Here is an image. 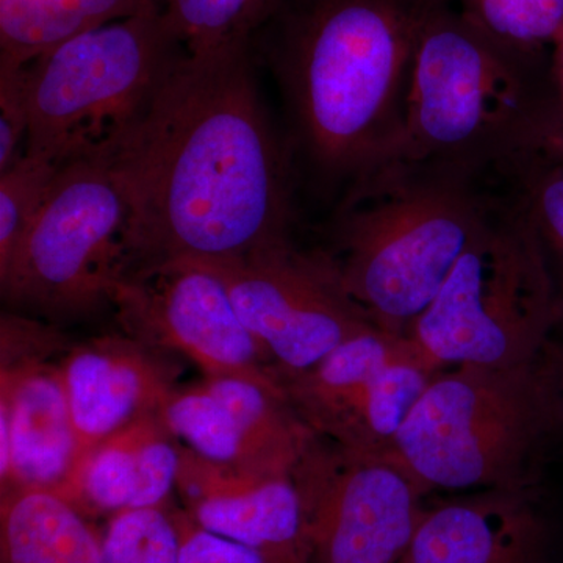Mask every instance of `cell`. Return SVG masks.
Instances as JSON below:
<instances>
[{
	"mask_svg": "<svg viewBox=\"0 0 563 563\" xmlns=\"http://www.w3.org/2000/svg\"><path fill=\"white\" fill-rule=\"evenodd\" d=\"M252 51L251 43L185 55L110 155L131 211L125 276L290 240V172L258 96Z\"/></svg>",
	"mask_w": 563,
	"mask_h": 563,
	"instance_id": "6da1fadb",
	"label": "cell"
},
{
	"mask_svg": "<svg viewBox=\"0 0 563 563\" xmlns=\"http://www.w3.org/2000/svg\"><path fill=\"white\" fill-rule=\"evenodd\" d=\"M435 0H280L252 43L314 172L351 185L398 158L418 36Z\"/></svg>",
	"mask_w": 563,
	"mask_h": 563,
	"instance_id": "7a4b0ae2",
	"label": "cell"
},
{
	"mask_svg": "<svg viewBox=\"0 0 563 563\" xmlns=\"http://www.w3.org/2000/svg\"><path fill=\"white\" fill-rule=\"evenodd\" d=\"M474 179L391 162L351 185L325 254L376 328L406 335L483 231L493 202Z\"/></svg>",
	"mask_w": 563,
	"mask_h": 563,
	"instance_id": "3957f363",
	"label": "cell"
},
{
	"mask_svg": "<svg viewBox=\"0 0 563 563\" xmlns=\"http://www.w3.org/2000/svg\"><path fill=\"white\" fill-rule=\"evenodd\" d=\"M559 98L542 55L499 43L435 0L418 36L395 162L476 176L531 150Z\"/></svg>",
	"mask_w": 563,
	"mask_h": 563,
	"instance_id": "277c9868",
	"label": "cell"
},
{
	"mask_svg": "<svg viewBox=\"0 0 563 563\" xmlns=\"http://www.w3.org/2000/svg\"><path fill=\"white\" fill-rule=\"evenodd\" d=\"M559 440L539 358L512 368L448 366L396 435L388 457L426 496L433 492L537 488Z\"/></svg>",
	"mask_w": 563,
	"mask_h": 563,
	"instance_id": "5b68a950",
	"label": "cell"
},
{
	"mask_svg": "<svg viewBox=\"0 0 563 563\" xmlns=\"http://www.w3.org/2000/svg\"><path fill=\"white\" fill-rule=\"evenodd\" d=\"M161 7L74 36L27 63V154L58 165L110 157L184 60Z\"/></svg>",
	"mask_w": 563,
	"mask_h": 563,
	"instance_id": "8992f818",
	"label": "cell"
},
{
	"mask_svg": "<svg viewBox=\"0 0 563 563\" xmlns=\"http://www.w3.org/2000/svg\"><path fill=\"white\" fill-rule=\"evenodd\" d=\"M554 325L542 252L510 199L493 203L483 231L406 335L442 369L512 368L539 358Z\"/></svg>",
	"mask_w": 563,
	"mask_h": 563,
	"instance_id": "52a82bcc",
	"label": "cell"
},
{
	"mask_svg": "<svg viewBox=\"0 0 563 563\" xmlns=\"http://www.w3.org/2000/svg\"><path fill=\"white\" fill-rule=\"evenodd\" d=\"M129 217L110 157L62 165L10 265L0 273L3 301L13 312L52 324L111 307L114 288L128 272Z\"/></svg>",
	"mask_w": 563,
	"mask_h": 563,
	"instance_id": "ba28073f",
	"label": "cell"
},
{
	"mask_svg": "<svg viewBox=\"0 0 563 563\" xmlns=\"http://www.w3.org/2000/svg\"><path fill=\"white\" fill-rule=\"evenodd\" d=\"M309 563H399L426 495L388 455L362 453L310 431L291 470Z\"/></svg>",
	"mask_w": 563,
	"mask_h": 563,
	"instance_id": "9c48e42d",
	"label": "cell"
},
{
	"mask_svg": "<svg viewBox=\"0 0 563 563\" xmlns=\"http://www.w3.org/2000/svg\"><path fill=\"white\" fill-rule=\"evenodd\" d=\"M203 263L224 282L244 325L272 355L280 380L312 368L351 336L376 328L344 290L325 251H301L285 240L242 257Z\"/></svg>",
	"mask_w": 563,
	"mask_h": 563,
	"instance_id": "30bf717a",
	"label": "cell"
},
{
	"mask_svg": "<svg viewBox=\"0 0 563 563\" xmlns=\"http://www.w3.org/2000/svg\"><path fill=\"white\" fill-rule=\"evenodd\" d=\"M440 372L409 336L372 328L280 383L292 413L310 431L351 450L388 455Z\"/></svg>",
	"mask_w": 563,
	"mask_h": 563,
	"instance_id": "8fae6325",
	"label": "cell"
},
{
	"mask_svg": "<svg viewBox=\"0 0 563 563\" xmlns=\"http://www.w3.org/2000/svg\"><path fill=\"white\" fill-rule=\"evenodd\" d=\"M111 307L122 333L152 350L184 355L206 377H240L285 396L272 355L207 263L177 261L128 274Z\"/></svg>",
	"mask_w": 563,
	"mask_h": 563,
	"instance_id": "7c38bea8",
	"label": "cell"
},
{
	"mask_svg": "<svg viewBox=\"0 0 563 563\" xmlns=\"http://www.w3.org/2000/svg\"><path fill=\"white\" fill-rule=\"evenodd\" d=\"M161 417L195 453L246 472L291 473L310 433L285 396L240 377L177 385Z\"/></svg>",
	"mask_w": 563,
	"mask_h": 563,
	"instance_id": "4fadbf2b",
	"label": "cell"
},
{
	"mask_svg": "<svg viewBox=\"0 0 563 563\" xmlns=\"http://www.w3.org/2000/svg\"><path fill=\"white\" fill-rule=\"evenodd\" d=\"M176 492L196 525L295 563H309L291 473L246 472L181 450Z\"/></svg>",
	"mask_w": 563,
	"mask_h": 563,
	"instance_id": "5bb4252c",
	"label": "cell"
},
{
	"mask_svg": "<svg viewBox=\"0 0 563 563\" xmlns=\"http://www.w3.org/2000/svg\"><path fill=\"white\" fill-rule=\"evenodd\" d=\"M60 372L76 432L77 463L113 433L161 413L177 387L176 369L165 354L125 333L70 344Z\"/></svg>",
	"mask_w": 563,
	"mask_h": 563,
	"instance_id": "9a60e30c",
	"label": "cell"
},
{
	"mask_svg": "<svg viewBox=\"0 0 563 563\" xmlns=\"http://www.w3.org/2000/svg\"><path fill=\"white\" fill-rule=\"evenodd\" d=\"M62 358H0V492H62L77 461Z\"/></svg>",
	"mask_w": 563,
	"mask_h": 563,
	"instance_id": "2e32d148",
	"label": "cell"
},
{
	"mask_svg": "<svg viewBox=\"0 0 563 563\" xmlns=\"http://www.w3.org/2000/svg\"><path fill=\"white\" fill-rule=\"evenodd\" d=\"M539 487L481 490L426 504L399 563H543Z\"/></svg>",
	"mask_w": 563,
	"mask_h": 563,
	"instance_id": "e0dca14e",
	"label": "cell"
},
{
	"mask_svg": "<svg viewBox=\"0 0 563 563\" xmlns=\"http://www.w3.org/2000/svg\"><path fill=\"white\" fill-rule=\"evenodd\" d=\"M181 450L161 413L141 418L85 454L60 493L87 515L168 506Z\"/></svg>",
	"mask_w": 563,
	"mask_h": 563,
	"instance_id": "ac0fdd59",
	"label": "cell"
},
{
	"mask_svg": "<svg viewBox=\"0 0 563 563\" xmlns=\"http://www.w3.org/2000/svg\"><path fill=\"white\" fill-rule=\"evenodd\" d=\"M0 563H102V536L63 493L9 488L0 492Z\"/></svg>",
	"mask_w": 563,
	"mask_h": 563,
	"instance_id": "d6986e66",
	"label": "cell"
},
{
	"mask_svg": "<svg viewBox=\"0 0 563 563\" xmlns=\"http://www.w3.org/2000/svg\"><path fill=\"white\" fill-rule=\"evenodd\" d=\"M158 7V0H0V63L24 66L58 44Z\"/></svg>",
	"mask_w": 563,
	"mask_h": 563,
	"instance_id": "ffe728a7",
	"label": "cell"
},
{
	"mask_svg": "<svg viewBox=\"0 0 563 563\" xmlns=\"http://www.w3.org/2000/svg\"><path fill=\"white\" fill-rule=\"evenodd\" d=\"M512 181V201L536 236L551 287L555 325L563 328V169L539 152H523L498 165Z\"/></svg>",
	"mask_w": 563,
	"mask_h": 563,
	"instance_id": "44dd1931",
	"label": "cell"
},
{
	"mask_svg": "<svg viewBox=\"0 0 563 563\" xmlns=\"http://www.w3.org/2000/svg\"><path fill=\"white\" fill-rule=\"evenodd\" d=\"M280 0H158L188 55L251 44Z\"/></svg>",
	"mask_w": 563,
	"mask_h": 563,
	"instance_id": "7402d4cb",
	"label": "cell"
},
{
	"mask_svg": "<svg viewBox=\"0 0 563 563\" xmlns=\"http://www.w3.org/2000/svg\"><path fill=\"white\" fill-rule=\"evenodd\" d=\"M477 29L515 49L542 54L563 33V0H457Z\"/></svg>",
	"mask_w": 563,
	"mask_h": 563,
	"instance_id": "603a6c76",
	"label": "cell"
},
{
	"mask_svg": "<svg viewBox=\"0 0 563 563\" xmlns=\"http://www.w3.org/2000/svg\"><path fill=\"white\" fill-rule=\"evenodd\" d=\"M60 168L51 158L24 152L0 173V273L10 265Z\"/></svg>",
	"mask_w": 563,
	"mask_h": 563,
	"instance_id": "cb8c5ba5",
	"label": "cell"
},
{
	"mask_svg": "<svg viewBox=\"0 0 563 563\" xmlns=\"http://www.w3.org/2000/svg\"><path fill=\"white\" fill-rule=\"evenodd\" d=\"M179 551L169 506L111 515L102 533V563H179Z\"/></svg>",
	"mask_w": 563,
	"mask_h": 563,
	"instance_id": "d4e9b609",
	"label": "cell"
},
{
	"mask_svg": "<svg viewBox=\"0 0 563 563\" xmlns=\"http://www.w3.org/2000/svg\"><path fill=\"white\" fill-rule=\"evenodd\" d=\"M172 510L179 531V563H295L207 531L184 509Z\"/></svg>",
	"mask_w": 563,
	"mask_h": 563,
	"instance_id": "484cf974",
	"label": "cell"
},
{
	"mask_svg": "<svg viewBox=\"0 0 563 563\" xmlns=\"http://www.w3.org/2000/svg\"><path fill=\"white\" fill-rule=\"evenodd\" d=\"M29 135L25 66L0 63V173L20 161Z\"/></svg>",
	"mask_w": 563,
	"mask_h": 563,
	"instance_id": "4316f807",
	"label": "cell"
},
{
	"mask_svg": "<svg viewBox=\"0 0 563 563\" xmlns=\"http://www.w3.org/2000/svg\"><path fill=\"white\" fill-rule=\"evenodd\" d=\"M540 365L553 402L559 440L563 439V328L554 329L540 354Z\"/></svg>",
	"mask_w": 563,
	"mask_h": 563,
	"instance_id": "83f0119b",
	"label": "cell"
},
{
	"mask_svg": "<svg viewBox=\"0 0 563 563\" xmlns=\"http://www.w3.org/2000/svg\"><path fill=\"white\" fill-rule=\"evenodd\" d=\"M528 152H539L543 157L550 158L555 165L563 169V99L559 98L553 109L548 111L543 118L531 150Z\"/></svg>",
	"mask_w": 563,
	"mask_h": 563,
	"instance_id": "f1b7e54d",
	"label": "cell"
},
{
	"mask_svg": "<svg viewBox=\"0 0 563 563\" xmlns=\"http://www.w3.org/2000/svg\"><path fill=\"white\" fill-rule=\"evenodd\" d=\"M551 68H553L554 80L555 84H558L559 92H561V98L563 99V33L553 44Z\"/></svg>",
	"mask_w": 563,
	"mask_h": 563,
	"instance_id": "f546056e",
	"label": "cell"
}]
</instances>
